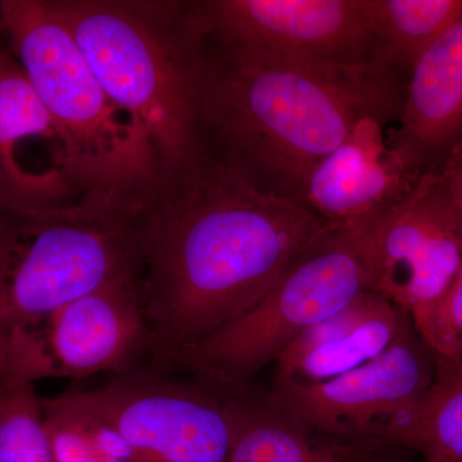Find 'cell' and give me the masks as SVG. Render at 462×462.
<instances>
[{
	"label": "cell",
	"mask_w": 462,
	"mask_h": 462,
	"mask_svg": "<svg viewBox=\"0 0 462 462\" xmlns=\"http://www.w3.org/2000/svg\"><path fill=\"white\" fill-rule=\"evenodd\" d=\"M327 226L205 151L169 176L143 212L138 275L158 369L256 305Z\"/></svg>",
	"instance_id": "1"
},
{
	"label": "cell",
	"mask_w": 462,
	"mask_h": 462,
	"mask_svg": "<svg viewBox=\"0 0 462 462\" xmlns=\"http://www.w3.org/2000/svg\"><path fill=\"white\" fill-rule=\"evenodd\" d=\"M199 129L258 189L300 203L316 163L366 117H400L398 76L369 65L300 62L233 47L199 29Z\"/></svg>",
	"instance_id": "2"
},
{
	"label": "cell",
	"mask_w": 462,
	"mask_h": 462,
	"mask_svg": "<svg viewBox=\"0 0 462 462\" xmlns=\"http://www.w3.org/2000/svg\"><path fill=\"white\" fill-rule=\"evenodd\" d=\"M99 84L147 136L167 178L203 153L191 2L51 0Z\"/></svg>",
	"instance_id": "3"
},
{
	"label": "cell",
	"mask_w": 462,
	"mask_h": 462,
	"mask_svg": "<svg viewBox=\"0 0 462 462\" xmlns=\"http://www.w3.org/2000/svg\"><path fill=\"white\" fill-rule=\"evenodd\" d=\"M0 32L65 138L85 194L147 208L167 180L162 163L103 89L51 0H0Z\"/></svg>",
	"instance_id": "4"
},
{
	"label": "cell",
	"mask_w": 462,
	"mask_h": 462,
	"mask_svg": "<svg viewBox=\"0 0 462 462\" xmlns=\"http://www.w3.org/2000/svg\"><path fill=\"white\" fill-rule=\"evenodd\" d=\"M143 211L87 197L0 208V343L108 282L139 275Z\"/></svg>",
	"instance_id": "5"
},
{
	"label": "cell",
	"mask_w": 462,
	"mask_h": 462,
	"mask_svg": "<svg viewBox=\"0 0 462 462\" xmlns=\"http://www.w3.org/2000/svg\"><path fill=\"white\" fill-rule=\"evenodd\" d=\"M369 289L363 236L328 225L263 300L176 356L167 370H184L229 396L245 393L297 337Z\"/></svg>",
	"instance_id": "6"
},
{
	"label": "cell",
	"mask_w": 462,
	"mask_h": 462,
	"mask_svg": "<svg viewBox=\"0 0 462 462\" xmlns=\"http://www.w3.org/2000/svg\"><path fill=\"white\" fill-rule=\"evenodd\" d=\"M152 356L138 276L118 279L76 298L47 320L0 345V369L35 383L83 379L139 369Z\"/></svg>",
	"instance_id": "7"
},
{
	"label": "cell",
	"mask_w": 462,
	"mask_h": 462,
	"mask_svg": "<svg viewBox=\"0 0 462 462\" xmlns=\"http://www.w3.org/2000/svg\"><path fill=\"white\" fill-rule=\"evenodd\" d=\"M438 358L410 318L396 340L363 366L318 383H275L267 402L294 420L348 440L378 439L430 393Z\"/></svg>",
	"instance_id": "8"
},
{
	"label": "cell",
	"mask_w": 462,
	"mask_h": 462,
	"mask_svg": "<svg viewBox=\"0 0 462 462\" xmlns=\"http://www.w3.org/2000/svg\"><path fill=\"white\" fill-rule=\"evenodd\" d=\"M216 41L257 53L327 65L373 63L370 0L194 2Z\"/></svg>",
	"instance_id": "9"
},
{
	"label": "cell",
	"mask_w": 462,
	"mask_h": 462,
	"mask_svg": "<svg viewBox=\"0 0 462 462\" xmlns=\"http://www.w3.org/2000/svg\"><path fill=\"white\" fill-rule=\"evenodd\" d=\"M141 462H229L227 394L161 369L116 375L93 389Z\"/></svg>",
	"instance_id": "10"
},
{
	"label": "cell",
	"mask_w": 462,
	"mask_h": 462,
	"mask_svg": "<svg viewBox=\"0 0 462 462\" xmlns=\"http://www.w3.org/2000/svg\"><path fill=\"white\" fill-rule=\"evenodd\" d=\"M363 240L373 291L410 318L446 293L462 263V231L431 171Z\"/></svg>",
	"instance_id": "11"
},
{
	"label": "cell",
	"mask_w": 462,
	"mask_h": 462,
	"mask_svg": "<svg viewBox=\"0 0 462 462\" xmlns=\"http://www.w3.org/2000/svg\"><path fill=\"white\" fill-rule=\"evenodd\" d=\"M87 197L65 138L16 58L0 50V208H57Z\"/></svg>",
	"instance_id": "12"
},
{
	"label": "cell",
	"mask_w": 462,
	"mask_h": 462,
	"mask_svg": "<svg viewBox=\"0 0 462 462\" xmlns=\"http://www.w3.org/2000/svg\"><path fill=\"white\" fill-rule=\"evenodd\" d=\"M383 124L364 118L306 178L300 203L334 229L366 233L424 176L389 145Z\"/></svg>",
	"instance_id": "13"
},
{
	"label": "cell",
	"mask_w": 462,
	"mask_h": 462,
	"mask_svg": "<svg viewBox=\"0 0 462 462\" xmlns=\"http://www.w3.org/2000/svg\"><path fill=\"white\" fill-rule=\"evenodd\" d=\"M410 315L379 291H365L297 337L275 361V383L318 384L382 355Z\"/></svg>",
	"instance_id": "14"
},
{
	"label": "cell",
	"mask_w": 462,
	"mask_h": 462,
	"mask_svg": "<svg viewBox=\"0 0 462 462\" xmlns=\"http://www.w3.org/2000/svg\"><path fill=\"white\" fill-rule=\"evenodd\" d=\"M398 120L389 145L421 175L462 138V14L413 66Z\"/></svg>",
	"instance_id": "15"
},
{
	"label": "cell",
	"mask_w": 462,
	"mask_h": 462,
	"mask_svg": "<svg viewBox=\"0 0 462 462\" xmlns=\"http://www.w3.org/2000/svg\"><path fill=\"white\" fill-rule=\"evenodd\" d=\"M231 425L229 462H396L378 439L329 436L289 418L266 398L227 394Z\"/></svg>",
	"instance_id": "16"
},
{
	"label": "cell",
	"mask_w": 462,
	"mask_h": 462,
	"mask_svg": "<svg viewBox=\"0 0 462 462\" xmlns=\"http://www.w3.org/2000/svg\"><path fill=\"white\" fill-rule=\"evenodd\" d=\"M462 14V0H370L373 63L410 75Z\"/></svg>",
	"instance_id": "17"
},
{
	"label": "cell",
	"mask_w": 462,
	"mask_h": 462,
	"mask_svg": "<svg viewBox=\"0 0 462 462\" xmlns=\"http://www.w3.org/2000/svg\"><path fill=\"white\" fill-rule=\"evenodd\" d=\"M42 403L56 462H141L93 391Z\"/></svg>",
	"instance_id": "18"
},
{
	"label": "cell",
	"mask_w": 462,
	"mask_h": 462,
	"mask_svg": "<svg viewBox=\"0 0 462 462\" xmlns=\"http://www.w3.org/2000/svg\"><path fill=\"white\" fill-rule=\"evenodd\" d=\"M382 440L418 451L427 462H462V360L438 358L430 393Z\"/></svg>",
	"instance_id": "19"
},
{
	"label": "cell",
	"mask_w": 462,
	"mask_h": 462,
	"mask_svg": "<svg viewBox=\"0 0 462 462\" xmlns=\"http://www.w3.org/2000/svg\"><path fill=\"white\" fill-rule=\"evenodd\" d=\"M33 384L0 370V462H56Z\"/></svg>",
	"instance_id": "20"
},
{
	"label": "cell",
	"mask_w": 462,
	"mask_h": 462,
	"mask_svg": "<svg viewBox=\"0 0 462 462\" xmlns=\"http://www.w3.org/2000/svg\"><path fill=\"white\" fill-rule=\"evenodd\" d=\"M411 320L438 358L462 360V263L446 293Z\"/></svg>",
	"instance_id": "21"
},
{
	"label": "cell",
	"mask_w": 462,
	"mask_h": 462,
	"mask_svg": "<svg viewBox=\"0 0 462 462\" xmlns=\"http://www.w3.org/2000/svg\"><path fill=\"white\" fill-rule=\"evenodd\" d=\"M430 171L462 231V138Z\"/></svg>",
	"instance_id": "22"
}]
</instances>
